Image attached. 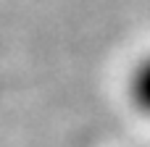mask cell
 I'll return each instance as SVG.
<instances>
[{"label":"cell","instance_id":"obj_1","mask_svg":"<svg viewBox=\"0 0 150 147\" xmlns=\"http://www.w3.org/2000/svg\"><path fill=\"white\" fill-rule=\"evenodd\" d=\"M121 100L129 113L150 124V47L140 50L121 74Z\"/></svg>","mask_w":150,"mask_h":147}]
</instances>
